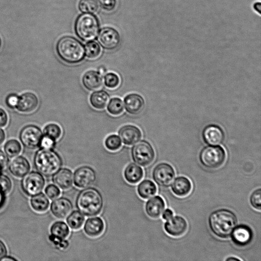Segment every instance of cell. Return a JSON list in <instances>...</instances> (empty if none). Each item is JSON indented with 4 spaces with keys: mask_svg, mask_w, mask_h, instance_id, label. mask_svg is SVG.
Returning a JSON list of instances; mask_svg holds the SVG:
<instances>
[{
    "mask_svg": "<svg viewBox=\"0 0 261 261\" xmlns=\"http://www.w3.org/2000/svg\"><path fill=\"white\" fill-rule=\"evenodd\" d=\"M208 225L211 230L221 238L229 237L237 225V218L230 210L221 208L212 212L208 217Z\"/></svg>",
    "mask_w": 261,
    "mask_h": 261,
    "instance_id": "6da1fadb",
    "label": "cell"
},
{
    "mask_svg": "<svg viewBox=\"0 0 261 261\" xmlns=\"http://www.w3.org/2000/svg\"><path fill=\"white\" fill-rule=\"evenodd\" d=\"M75 203L78 210L88 217L99 215L103 205V198L100 192L89 187L80 192Z\"/></svg>",
    "mask_w": 261,
    "mask_h": 261,
    "instance_id": "7a4b0ae2",
    "label": "cell"
},
{
    "mask_svg": "<svg viewBox=\"0 0 261 261\" xmlns=\"http://www.w3.org/2000/svg\"><path fill=\"white\" fill-rule=\"evenodd\" d=\"M34 164L38 172L50 177L61 168L63 161L61 156L52 149L41 148L35 155Z\"/></svg>",
    "mask_w": 261,
    "mask_h": 261,
    "instance_id": "3957f363",
    "label": "cell"
},
{
    "mask_svg": "<svg viewBox=\"0 0 261 261\" xmlns=\"http://www.w3.org/2000/svg\"><path fill=\"white\" fill-rule=\"evenodd\" d=\"M56 51L64 62L74 64L81 62L85 57V48L77 40L69 36L61 38L56 45Z\"/></svg>",
    "mask_w": 261,
    "mask_h": 261,
    "instance_id": "277c9868",
    "label": "cell"
},
{
    "mask_svg": "<svg viewBox=\"0 0 261 261\" xmlns=\"http://www.w3.org/2000/svg\"><path fill=\"white\" fill-rule=\"evenodd\" d=\"M75 30L77 36L84 41L95 39L99 32V24L96 17L90 13H85L77 19Z\"/></svg>",
    "mask_w": 261,
    "mask_h": 261,
    "instance_id": "5b68a950",
    "label": "cell"
},
{
    "mask_svg": "<svg viewBox=\"0 0 261 261\" xmlns=\"http://www.w3.org/2000/svg\"><path fill=\"white\" fill-rule=\"evenodd\" d=\"M226 153L221 146H208L203 148L199 154L201 164L210 169L220 167L225 162Z\"/></svg>",
    "mask_w": 261,
    "mask_h": 261,
    "instance_id": "8992f818",
    "label": "cell"
},
{
    "mask_svg": "<svg viewBox=\"0 0 261 261\" xmlns=\"http://www.w3.org/2000/svg\"><path fill=\"white\" fill-rule=\"evenodd\" d=\"M131 155L134 162L142 166H148L155 158V152L152 146L145 140L135 143L132 148Z\"/></svg>",
    "mask_w": 261,
    "mask_h": 261,
    "instance_id": "52a82bcc",
    "label": "cell"
},
{
    "mask_svg": "<svg viewBox=\"0 0 261 261\" xmlns=\"http://www.w3.org/2000/svg\"><path fill=\"white\" fill-rule=\"evenodd\" d=\"M45 183L44 178L41 173L32 171L22 177L21 188L27 195L32 196L41 192Z\"/></svg>",
    "mask_w": 261,
    "mask_h": 261,
    "instance_id": "ba28073f",
    "label": "cell"
},
{
    "mask_svg": "<svg viewBox=\"0 0 261 261\" xmlns=\"http://www.w3.org/2000/svg\"><path fill=\"white\" fill-rule=\"evenodd\" d=\"M43 136L39 127L35 125H28L20 131L19 139L25 147L34 149L40 146Z\"/></svg>",
    "mask_w": 261,
    "mask_h": 261,
    "instance_id": "9c48e42d",
    "label": "cell"
},
{
    "mask_svg": "<svg viewBox=\"0 0 261 261\" xmlns=\"http://www.w3.org/2000/svg\"><path fill=\"white\" fill-rule=\"evenodd\" d=\"M174 176L173 168L166 163L158 164L152 171L153 180L159 186L163 187H169L172 184Z\"/></svg>",
    "mask_w": 261,
    "mask_h": 261,
    "instance_id": "30bf717a",
    "label": "cell"
},
{
    "mask_svg": "<svg viewBox=\"0 0 261 261\" xmlns=\"http://www.w3.org/2000/svg\"><path fill=\"white\" fill-rule=\"evenodd\" d=\"M74 185L79 188H86L92 185L96 179L94 170L88 166L77 168L73 174Z\"/></svg>",
    "mask_w": 261,
    "mask_h": 261,
    "instance_id": "8fae6325",
    "label": "cell"
},
{
    "mask_svg": "<svg viewBox=\"0 0 261 261\" xmlns=\"http://www.w3.org/2000/svg\"><path fill=\"white\" fill-rule=\"evenodd\" d=\"M98 40L100 45L105 49L112 50L119 44L120 38L118 33L111 28H105L99 33Z\"/></svg>",
    "mask_w": 261,
    "mask_h": 261,
    "instance_id": "7c38bea8",
    "label": "cell"
},
{
    "mask_svg": "<svg viewBox=\"0 0 261 261\" xmlns=\"http://www.w3.org/2000/svg\"><path fill=\"white\" fill-rule=\"evenodd\" d=\"M188 223L181 216H175L167 220L164 224L165 231L170 236L178 237L182 236L187 231Z\"/></svg>",
    "mask_w": 261,
    "mask_h": 261,
    "instance_id": "4fadbf2b",
    "label": "cell"
},
{
    "mask_svg": "<svg viewBox=\"0 0 261 261\" xmlns=\"http://www.w3.org/2000/svg\"><path fill=\"white\" fill-rule=\"evenodd\" d=\"M231 234L233 243L240 247L248 245L251 242L253 236L251 228L245 224L237 225Z\"/></svg>",
    "mask_w": 261,
    "mask_h": 261,
    "instance_id": "5bb4252c",
    "label": "cell"
},
{
    "mask_svg": "<svg viewBox=\"0 0 261 261\" xmlns=\"http://www.w3.org/2000/svg\"><path fill=\"white\" fill-rule=\"evenodd\" d=\"M50 209L55 217L63 219L72 212L73 205L69 199L61 197L56 198L52 201Z\"/></svg>",
    "mask_w": 261,
    "mask_h": 261,
    "instance_id": "9a60e30c",
    "label": "cell"
},
{
    "mask_svg": "<svg viewBox=\"0 0 261 261\" xmlns=\"http://www.w3.org/2000/svg\"><path fill=\"white\" fill-rule=\"evenodd\" d=\"M39 104L37 96L32 92H25L19 96L16 108L23 113H30L36 110Z\"/></svg>",
    "mask_w": 261,
    "mask_h": 261,
    "instance_id": "2e32d148",
    "label": "cell"
},
{
    "mask_svg": "<svg viewBox=\"0 0 261 261\" xmlns=\"http://www.w3.org/2000/svg\"><path fill=\"white\" fill-rule=\"evenodd\" d=\"M118 134L121 140L126 145H132L138 142L142 137L141 130L137 126L127 124L121 127Z\"/></svg>",
    "mask_w": 261,
    "mask_h": 261,
    "instance_id": "e0dca14e",
    "label": "cell"
},
{
    "mask_svg": "<svg viewBox=\"0 0 261 261\" xmlns=\"http://www.w3.org/2000/svg\"><path fill=\"white\" fill-rule=\"evenodd\" d=\"M31 166L28 160L22 156L13 158L8 165L11 173L18 178L23 177L29 172Z\"/></svg>",
    "mask_w": 261,
    "mask_h": 261,
    "instance_id": "ac0fdd59",
    "label": "cell"
},
{
    "mask_svg": "<svg viewBox=\"0 0 261 261\" xmlns=\"http://www.w3.org/2000/svg\"><path fill=\"white\" fill-rule=\"evenodd\" d=\"M124 103L126 112L134 115L140 114L145 107L143 98L136 93L127 95L124 98Z\"/></svg>",
    "mask_w": 261,
    "mask_h": 261,
    "instance_id": "d6986e66",
    "label": "cell"
},
{
    "mask_svg": "<svg viewBox=\"0 0 261 261\" xmlns=\"http://www.w3.org/2000/svg\"><path fill=\"white\" fill-rule=\"evenodd\" d=\"M202 137L206 144L214 146L219 145L223 142L224 134L218 125H209L203 129Z\"/></svg>",
    "mask_w": 261,
    "mask_h": 261,
    "instance_id": "ffe728a7",
    "label": "cell"
},
{
    "mask_svg": "<svg viewBox=\"0 0 261 261\" xmlns=\"http://www.w3.org/2000/svg\"><path fill=\"white\" fill-rule=\"evenodd\" d=\"M105 224L103 220L99 217H93L88 218L84 226L85 233L91 238L100 236L103 232Z\"/></svg>",
    "mask_w": 261,
    "mask_h": 261,
    "instance_id": "44dd1931",
    "label": "cell"
},
{
    "mask_svg": "<svg viewBox=\"0 0 261 261\" xmlns=\"http://www.w3.org/2000/svg\"><path fill=\"white\" fill-rule=\"evenodd\" d=\"M53 181L59 188L68 190L73 184L72 172L68 168H61L53 175Z\"/></svg>",
    "mask_w": 261,
    "mask_h": 261,
    "instance_id": "7402d4cb",
    "label": "cell"
},
{
    "mask_svg": "<svg viewBox=\"0 0 261 261\" xmlns=\"http://www.w3.org/2000/svg\"><path fill=\"white\" fill-rule=\"evenodd\" d=\"M165 207V203L163 199L159 196H155L146 202L145 209L149 217L156 219L161 215Z\"/></svg>",
    "mask_w": 261,
    "mask_h": 261,
    "instance_id": "603a6c76",
    "label": "cell"
},
{
    "mask_svg": "<svg viewBox=\"0 0 261 261\" xmlns=\"http://www.w3.org/2000/svg\"><path fill=\"white\" fill-rule=\"evenodd\" d=\"M84 87L89 91L99 89L102 85V77L98 71L91 70L86 72L82 77Z\"/></svg>",
    "mask_w": 261,
    "mask_h": 261,
    "instance_id": "cb8c5ba5",
    "label": "cell"
},
{
    "mask_svg": "<svg viewBox=\"0 0 261 261\" xmlns=\"http://www.w3.org/2000/svg\"><path fill=\"white\" fill-rule=\"evenodd\" d=\"M192 183L186 177L180 176L176 177L171 186L173 193L177 196L184 197L191 191Z\"/></svg>",
    "mask_w": 261,
    "mask_h": 261,
    "instance_id": "d4e9b609",
    "label": "cell"
},
{
    "mask_svg": "<svg viewBox=\"0 0 261 261\" xmlns=\"http://www.w3.org/2000/svg\"><path fill=\"white\" fill-rule=\"evenodd\" d=\"M123 174L125 179L128 183L136 184L142 179L144 172L140 166L134 163H130L125 168Z\"/></svg>",
    "mask_w": 261,
    "mask_h": 261,
    "instance_id": "484cf974",
    "label": "cell"
},
{
    "mask_svg": "<svg viewBox=\"0 0 261 261\" xmlns=\"http://www.w3.org/2000/svg\"><path fill=\"white\" fill-rule=\"evenodd\" d=\"M110 99L108 92L104 90L96 91L93 92L90 96L91 105L97 110L103 109L107 105Z\"/></svg>",
    "mask_w": 261,
    "mask_h": 261,
    "instance_id": "4316f807",
    "label": "cell"
},
{
    "mask_svg": "<svg viewBox=\"0 0 261 261\" xmlns=\"http://www.w3.org/2000/svg\"><path fill=\"white\" fill-rule=\"evenodd\" d=\"M30 204L35 211L42 213L48 210L50 202L46 195L40 192L32 196L30 199Z\"/></svg>",
    "mask_w": 261,
    "mask_h": 261,
    "instance_id": "83f0119b",
    "label": "cell"
},
{
    "mask_svg": "<svg viewBox=\"0 0 261 261\" xmlns=\"http://www.w3.org/2000/svg\"><path fill=\"white\" fill-rule=\"evenodd\" d=\"M157 188L155 184L149 179H144L137 187V192L139 196L144 199L155 195Z\"/></svg>",
    "mask_w": 261,
    "mask_h": 261,
    "instance_id": "f1b7e54d",
    "label": "cell"
},
{
    "mask_svg": "<svg viewBox=\"0 0 261 261\" xmlns=\"http://www.w3.org/2000/svg\"><path fill=\"white\" fill-rule=\"evenodd\" d=\"M50 231L53 236L65 239L69 236L70 229L68 225L65 222L62 221H58L51 225Z\"/></svg>",
    "mask_w": 261,
    "mask_h": 261,
    "instance_id": "f546056e",
    "label": "cell"
},
{
    "mask_svg": "<svg viewBox=\"0 0 261 261\" xmlns=\"http://www.w3.org/2000/svg\"><path fill=\"white\" fill-rule=\"evenodd\" d=\"M66 222L69 227L73 230L80 229L85 222V217L79 211H73L67 216Z\"/></svg>",
    "mask_w": 261,
    "mask_h": 261,
    "instance_id": "4dcf8cb0",
    "label": "cell"
},
{
    "mask_svg": "<svg viewBox=\"0 0 261 261\" xmlns=\"http://www.w3.org/2000/svg\"><path fill=\"white\" fill-rule=\"evenodd\" d=\"M21 151V144L15 139L8 141L4 145V152L8 158H13L18 155Z\"/></svg>",
    "mask_w": 261,
    "mask_h": 261,
    "instance_id": "1f68e13d",
    "label": "cell"
},
{
    "mask_svg": "<svg viewBox=\"0 0 261 261\" xmlns=\"http://www.w3.org/2000/svg\"><path fill=\"white\" fill-rule=\"evenodd\" d=\"M107 111L112 115H120L124 110V106L122 100L118 97H114L109 101Z\"/></svg>",
    "mask_w": 261,
    "mask_h": 261,
    "instance_id": "d6a6232c",
    "label": "cell"
},
{
    "mask_svg": "<svg viewBox=\"0 0 261 261\" xmlns=\"http://www.w3.org/2000/svg\"><path fill=\"white\" fill-rule=\"evenodd\" d=\"M101 53L100 45L95 41H90L85 46V54L90 59H96L98 58Z\"/></svg>",
    "mask_w": 261,
    "mask_h": 261,
    "instance_id": "836d02e7",
    "label": "cell"
},
{
    "mask_svg": "<svg viewBox=\"0 0 261 261\" xmlns=\"http://www.w3.org/2000/svg\"><path fill=\"white\" fill-rule=\"evenodd\" d=\"M98 7L97 0H81L79 4V9L85 13H95Z\"/></svg>",
    "mask_w": 261,
    "mask_h": 261,
    "instance_id": "e575fe53",
    "label": "cell"
},
{
    "mask_svg": "<svg viewBox=\"0 0 261 261\" xmlns=\"http://www.w3.org/2000/svg\"><path fill=\"white\" fill-rule=\"evenodd\" d=\"M44 135L55 141L60 138L62 135V129L59 125L55 123H49L43 129Z\"/></svg>",
    "mask_w": 261,
    "mask_h": 261,
    "instance_id": "d590c367",
    "label": "cell"
},
{
    "mask_svg": "<svg viewBox=\"0 0 261 261\" xmlns=\"http://www.w3.org/2000/svg\"><path fill=\"white\" fill-rule=\"evenodd\" d=\"M106 147L110 151H116L120 148L122 145L121 140L116 135H111L108 136L105 141Z\"/></svg>",
    "mask_w": 261,
    "mask_h": 261,
    "instance_id": "8d00e7d4",
    "label": "cell"
},
{
    "mask_svg": "<svg viewBox=\"0 0 261 261\" xmlns=\"http://www.w3.org/2000/svg\"><path fill=\"white\" fill-rule=\"evenodd\" d=\"M104 83L107 88L114 89L119 86L120 80L117 74L113 72H109L105 75Z\"/></svg>",
    "mask_w": 261,
    "mask_h": 261,
    "instance_id": "74e56055",
    "label": "cell"
},
{
    "mask_svg": "<svg viewBox=\"0 0 261 261\" xmlns=\"http://www.w3.org/2000/svg\"><path fill=\"white\" fill-rule=\"evenodd\" d=\"M250 202L253 207L260 210L261 207V189L258 188L254 191L250 195Z\"/></svg>",
    "mask_w": 261,
    "mask_h": 261,
    "instance_id": "f35d334b",
    "label": "cell"
},
{
    "mask_svg": "<svg viewBox=\"0 0 261 261\" xmlns=\"http://www.w3.org/2000/svg\"><path fill=\"white\" fill-rule=\"evenodd\" d=\"M12 189V182L8 176L0 173V190L5 194L10 192Z\"/></svg>",
    "mask_w": 261,
    "mask_h": 261,
    "instance_id": "ab89813d",
    "label": "cell"
},
{
    "mask_svg": "<svg viewBox=\"0 0 261 261\" xmlns=\"http://www.w3.org/2000/svg\"><path fill=\"white\" fill-rule=\"evenodd\" d=\"M44 192L46 196L52 200L58 197L61 194L59 188L53 184L47 185L44 189Z\"/></svg>",
    "mask_w": 261,
    "mask_h": 261,
    "instance_id": "60d3db41",
    "label": "cell"
},
{
    "mask_svg": "<svg viewBox=\"0 0 261 261\" xmlns=\"http://www.w3.org/2000/svg\"><path fill=\"white\" fill-rule=\"evenodd\" d=\"M49 239L51 242L60 249H66L69 246L68 242L65 239L56 238L52 235L49 236Z\"/></svg>",
    "mask_w": 261,
    "mask_h": 261,
    "instance_id": "b9f144b4",
    "label": "cell"
},
{
    "mask_svg": "<svg viewBox=\"0 0 261 261\" xmlns=\"http://www.w3.org/2000/svg\"><path fill=\"white\" fill-rule=\"evenodd\" d=\"M55 141L53 139L43 135L39 146L41 148L52 149L55 145Z\"/></svg>",
    "mask_w": 261,
    "mask_h": 261,
    "instance_id": "7bdbcfd3",
    "label": "cell"
},
{
    "mask_svg": "<svg viewBox=\"0 0 261 261\" xmlns=\"http://www.w3.org/2000/svg\"><path fill=\"white\" fill-rule=\"evenodd\" d=\"M18 98L19 96L17 94L15 93L10 94L6 97V103L9 108H14L17 104Z\"/></svg>",
    "mask_w": 261,
    "mask_h": 261,
    "instance_id": "ee69618b",
    "label": "cell"
},
{
    "mask_svg": "<svg viewBox=\"0 0 261 261\" xmlns=\"http://www.w3.org/2000/svg\"><path fill=\"white\" fill-rule=\"evenodd\" d=\"M99 3L105 10L107 11H112L116 7V0H99Z\"/></svg>",
    "mask_w": 261,
    "mask_h": 261,
    "instance_id": "f6af8a7d",
    "label": "cell"
},
{
    "mask_svg": "<svg viewBox=\"0 0 261 261\" xmlns=\"http://www.w3.org/2000/svg\"><path fill=\"white\" fill-rule=\"evenodd\" d=\"M8 122V116L6 112L0 108V127H5Z\"/></svg>",
    "mask_w": 261,
    "mask_h": 261,
    "instance_id": "bcb514c9",
    "label": "cell"
},
{
    "mask_svg": "<svg viewBox=\"0 0 261 261\" xmlns=\"http://www.w3.org/2000/svg\"><path fill=\"white\" fill-rule=\"evenodd\" d=\"M8 164V157L5 152L0 149V166L3 169Z\"/></svg>",
    "mask_w": 261,
    "mask_h": 261,
    "instance_id": "7dc6e473",
    "label": "cell"
},
{
    "mask_svg": "<svg viewBox=\"0 0 261 261\" xmlns=\"http://www.w3.org/2000/svg\"><path fill=\"white\" fill-rule=\"evenodd\" d=\"M7 249L4 243L0 240V260L7 255Z\"/></svg>",
    "mask_w": 261,
    "mask_h": 261,
    "instance_id": "c3c4849f",
    "label": "cell"
},
{
    "mask_svg": "<svg viewBox=\"0 0 261 261\" xmlns=\"http://www.w3.org/2000/svg\"><path fill=\"white\" fill-rule=\"evenodd\" d=\"M163 212L162 218L166 221L170 219L173 216V213L172 211L169 208L166 209Z\"/></svg>",
    "mask_w": 261,
    "mask_h": 261,
    "instance_id": "681fc988",
    "label": "cell"
},
{
    "mask_svg": "<svg viewBox=\"0 0 261 261\" xmlns=\"http://www.w3.org/2000/svg\"><path fill=\"white\" fill-rule=\"evenodd\" d=\"M5 139V134L4 131L0 128V145H1Z\"/></svg>",
    "mask_w": 261,
    "mask_h": 261,
    "instance_id": "f907efd6",
    "label": "cell"
},
{
    "mask_svg": "<svg viewBox=\"0 0 261 261\" xmlns=\"http://www.w3.org/2000/svg\"><path fill=\"white\" fill-rule=\"evenodd\" d=\"M5 200V194L0 190V207L3 205Z\"/></svg>",
    "mask_w": 261,
    "mask_h": 261,
    "instance_id": "816d5d0a",
    "label": "cell"
},
{
    "mask_svg": "<svg viewBox=\"0 0 261 261\" xmlns=\"http://www.w3.org/2000/svg\"><path fill=\"white\" fill-rule=\"evenodd\" d=\"M1 260L6 261V260H16V259L6 255Z\"/></svg>",
    "mask_w": 261,
    "mask_h": 261,
    "instance_id": "f5cc1de1",
    "label": "cell"
},
{
    "mask_svg": "<svg viewBox=\"0 0 261 261\" xmlns=\"http://www.w3.org/2000/svg\"><path fill=\"white\" fill-rule=\"evenodd\" d=\"M239 258H236L235 257H229L227 258L226 260L227 261H231V260H240Z\"/></svg>",
    "mask_w": 261,
    "mask_h": 261,
    "instance_id": "db71d44e",
    "label": "cell"
},
{
    "mask_svg": "<svg viewBox=\"0 0 261 261\" xmlns=\"http://www.w3.org/2000/svg\"><path fill=\"white\" fill-rule=\"evenodd\" d=\"M2 40H1V38L0 37V49H1V46H2Z\"/></svg>",
    "mask_w": 261,
    "mask_h": 261,
    "instance_id": "11a10c76",
    "label": "cell"
},
{
    "mask_svg": "<svg viewBox=\"0 0 261 261\" xmlns=\"http://www.w3.org/2000/svg\"><path fill=\"white\" fill-rule=\"evenodd\" d=\"M2 170H3V169L0 166V173H2L1 171H2Z\"/></svg>",
    "mask_w": 261,
    "mask_h": 261,
    "instance_id": "9f6ffc18",
    "label": "cell"
}]
</instances>
